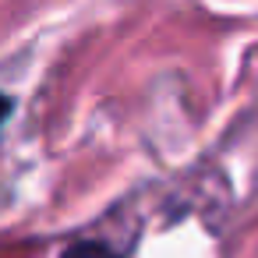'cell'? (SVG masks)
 Listing matches in <instances>:
<instances>
[{
    "mask_svg": "<svg viewBox=\"0 0 258 258\" xmlns=\"http://www.w3.org/2000/svg\"><path fill=\"white\" fill-rule=\"evenodd\" d=\"M64 258H120V254H117V251H110L106 244H92V240H85V244L68 247V251H64Z\"/></svg>",
    "mask_w": 258,
    "mask_h": 258,
    "instance_id": "6da1fadb",
    "label": "cell"
},
{
    "mask_svg": "<svg viewBox=\"0 0 258 258\" xmlns=\"http://www.w3.org/2000/svg\"><path fill=\"white\" fill-rule=\"evenodd\" d=\"M8 113H11V99H8V96H0V120H4Z\"/></svg>",
    "mask_w": 258,
    "mask_h": 258,
    "instance_id": "7a4b0ae2",
    "label": "cell"
}]
</instances>
